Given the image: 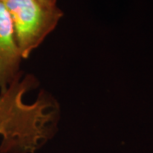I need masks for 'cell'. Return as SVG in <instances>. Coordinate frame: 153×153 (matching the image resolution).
Listing matches in <instances>:
<instances>
[{
	"instance_id": "obj_3",
	"label": "cell",
	"mask_w": 153,
	"mask_h": 153,
	"mask_svg": "<svg viewBox=\"0 0 153 153\" xmlns=\"http://www.w3.org/2000/svg\"><path fill=\"white\" fill-rule=\"evenodd\" d=\"M22 60L10 13L0 3V93L22 77Z\"/></svg>"
},
{
	"instance_id": "obj_1",
	"label": "cell",
	"mask_w": 153,
	"mask_h": 153,
	"mask_svg": "<svg viewBox=\"0 0 153 153\" xmlns=\"http://www.w3.org/2000/svg\"><path fill=\"white\" fill-rule=\"evenodd\" d=\"M35 86L36 78L28 75L0 93V153H36L52 136L55 103L43 94L33 103L24 101Z\"/></svg>"
},
{
	"instance_id": "obj_5",
	"label": "cell",
	"mask_w": 153,
	"mask_h": 153,
	"mask_svg": "<svg viewBox=\"0 0 153 153\" xmlns=\"http://www.w3.org/2000/svg\"><path fill=\"white\" fill-rule=\"evenodd\" d=\"M6 0H0V3H4Z\"/></svg>"
},
{
	"instance_id": "obj_2",
	"label": "cell",
	"mask_w": 153,
	"mask_h": 153,
	"mask_svg": "<svg viewBox=\"0 0 153 153\" xmlns=\"http://www.w3.org/2000/svg\"><path fill=\"white\" fill-rule=\"evenodd\" d=\"M22 59H27L55 30L64 16L58 6H47L38 0H6Z\"/></svg>"
},
{
	"instance_id": "obj_4",
	"label": "cell",
	"mask_w": 153,
	"mask_h": 153,
	"mask_svg": "<svg viewBox=\"0 0 153 153\" xmlns=\"http://www.w3.org/2000/svg\"><path fill=\"white\" fill-rule=\"evenodd\" d=\"M41 4L47 6H57V0H38Z\"/></svg>"
}]
</instances>
